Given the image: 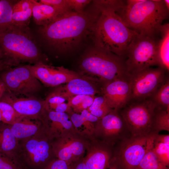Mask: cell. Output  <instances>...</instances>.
<instances>
[{
  "label": "cell",
  "mask_w": 169,
  "mask_h": 169,
  "mask_svg": "<svg viewBox=\"0 0 169 169\" xmlns=\"http://www.w3.org/2000/svg\"><path fill=\"white\" fill-rule=\"evenodd\" d=\"M92 11L64 13L39 29L42 38L52 49L61 54L71 52L78 48L92 32L99 16L94 5Z\"/></svg>",
  "instance_id": "cell-1"
},
{
  "label": "cell",
  "mask_w": 169,
  "mask_h": 169,
  "mask_svg": "<svg viewBox=\"0 0 169 169\" xmlns=\"http://www.w3.org/2000/svg\"><path fill=\"white\" fill-rule=\"evenodd\" d=\"M124 1H93L100 11L92 33L95 47L122 58L126 56L129 44L138 34L126 25L118 13Z\"/></svg>",
  "instance_id": "cell-2"
},
{
  "label": "cell",
  "mask_w": 169,
  "mask_h": 169,
  "mask_svg": "<svg viewBox=\"0 0 169 169\" xmlns=\"http://www.w3.org/2000/svg\"><path fill=\"white\" fill-rule=\"evenodd\" d=\"M169 10L163 0H127L118 11L126 25L138 34L156 38Z\"/></svg>",
  "instance_id": "cell-3"
},
{
  "label": "cell",
  "mask_w": 169,
  "mask_h": 169,
  "mask_svg": "<svg viewBox=\"0 0 169 169\" xmlns=\"http://www.w3.org/2000/svg\"><path fill=\"white\" fill-rule=\"evenodd\" d=\"M79 64L80 74L94 79L102 86L116 79L129 77L123 58L95 47L84 52Z\"/></svg>",
  "instance_id": "cell-4"
},
{
  "label": "cell",
  "mask_w": 169,
  "mask_h": 169,
  "mask_svg": "<svg viewBox=\"0 0 169 169\" xmlns=\"http://www.w3.org/2000/svg\"><path fill=\"white\" fill-rule=\"evenodd\" d=\"M0 51L8 59L19 64L45 63V57L33 38L28 26L11 24L0 31Z\"/></svg>",
  "instance_id": "cell-5"
},
{
  "label": "cell",
  "mask_w": 169,
  "mask_h": 169,
  "mask_svg": "<svg viewBox=\"0 0 169 169\" xmlns=\"http://www.w3.org/2000/svg\"><path fill=\"white\" fill-rule=\"evenodd\" d=\"M156 38L137 34L127 49L125 63L129 75L158 65Z\"/></svg>",
  "instance_id": "cell-6"
},
{
  "label": "cell",
  "mask_w": 169,
  "mask_h": 169,
  "mask_svg": "<svg viewBox=\"0 0 169 169\" xmlns=\"http://www.w3.org/2000/svg\"><path fill=\"white\" fill-rule=\"evenodd\" d=\"M136 102L125 107L120 114L131 136L150 135L152 133V124L157 106L152 99Z\"/></svg>",
  "instance_id": "cell-7"
},
{
  "label": "cell",
  "mask_w": 169,
  "mask_h": 169,
  "mask_svg": "<svg viewBox=\"0 0 169 169\" xmlns=\"http://www.w3.org/2000/svg\"><path fill=\"white\" fill-rule=\"evenodd\" d=\"M3 71L0 79L13 94L29 95L41 89L40 82L33 74L28 65L18 66Z\"/></svg>",
  "instance_id": "cell-8"
},
{
  "label": "cell",
  "mask_w": 169,
  "mask_h": 169,
  "mask_svg": "<svg viewBox=\"0 0 169 169\" xmlns=\"http://www.w3.org/2000/svg\"><path fill=\"white\" fill-rule=\"evenodd\" d=\"M165 71L159 67H150L130 75L131 100L139 101L152 96L164 81Z\"/></svg>",
  "instance_id": "cell-9"
},
{
  "label": "cell",
  "mask_w": 169,
  "mask_h": 169,
  "mask_svg": "<svg viewBox=\"0 0 169 169\" xmlns=\"http://www.w3.org/2000/svg\"><path fill=\"white\" fill-rule=\"evenodd\" d=\"M151 134L138 136L131 135L120 141L113 157L120 169H136L145 154Z\"/></svg>",
  "instance_id": "cell-10"
},
{
  "label": "cell",
  "mask_w": 169,
  "mask_h": 169,
  "mask_svg": "<svg viewBox=\"0 0 169 169\" xmlns=\"http://www.w3.org/2000/svg\"><path fill=\"white\" fill-rule=\"evenodd\" d=\"M48 137L44 129L36 135L22 140L19 154L31 166L39 167L50 161L51 148Z\"/></svg>",
  "instance_id": "cell-11"
},
{
  "label": "cell",
  "mask_w": 169,
  "mask_h": 169,
  "mask_svg": "<svg viewBox=\"0 0 169 169\" xmlns=\"http://www.w3.org/2000/svg\"><path fill=\"white\" fill-rule=\"evenodd\" d=\"M28 66L33 74L39 81L49 87L57 86L83 76L63 66L54 67L43 63Z\"/></svg>",
  "instance_id": "cell-12"
},
{
  "label": "cell",
  "mask_w": 169,
  "mask_h": 169,
  "mask_svg": "<svg viewBox=\"0 0 169 169\" xmlns=\"http://www.w3.org/2000/svg\"><path fill=\"white\" fill-rule=\"evenodd\" d=\"M101 94L111 109L120 110L131 100V87L129 77L117 79L105 84L102 87Z\"/></svg>",
  "instance_id": "cell-13"
},
{
  "label": "cell",
  "mask_w": 169,
  "mask_h": 169,
  "mask_svg": "<svg viewBox=\"0 0 169 169\" xmlns=\"http://www.w3.org/2000/svg\"><path fill=\"white\" fill-rule=\"evenodd\" d=\"M97 128L104 137L119 141L131 135L119 110L112 109L97 122Z\"/></svg>",
  "instance_id": "cell-14"
},
{
  "label": "cell",
  "mask_w": 169,
  "mask_h": 169,
  "mask_svg": "<svg viewBox=\"0 0 169 169\" xmlns=\"http://www.w3.org/2000/svg\"><path fill=\"white\" fill-rule=\"evenodd\" d=\"M4 95L16 111L22 117L42 121L45 112L44 100L33 97L18 98L10 92Z\"/></svg>",
  "instance_id": "cell-15"
},
{
  "label": "cell",
  "mask_w": 169,
  "mask_h": 169,
  "mask_svg": "<svg viewBox=\"0 0 169 169\" xmlns=\"http://www.w3.org/2000/svg\"><path fill=\"white\" fill-rule=\"evenodd\" d=\"M61 87L64 95L68 99L78 95L95 96L101 93V84L93 79L83 75L74 79Z\"/></svg>",
  "instance_id": "cell-16"
},
{
  "label": "cell",
  "mask_w": 169,
  "mask_h": 169,
  "mask_svg": "<svg viewBox=\"0 0 169 169\" xmlns=\"http://www.w3.org/2000/svg\"><path fill=\"white\" fill-rule=\"evenodd\" d=\"M42 122L48 137H58L64 131L70 129L73 124L68 114L46 110Z\"/></svg>",
  "instance_id": "cell-17"
},
{
  "label": "cell",
  "mask_w": 169,
  "mask_h": 169,
  "mask_svg": "<svg viewBox=\"0 0 169 169\" xmlns=\"http://www.w3.org/2000/svg\"><path fill=\"white\" fill-rule=\"evenodd\" d=\"M52 150L58 159L71 164L83 152L84 146L79 141L61 139L52 145Z\"/></svg>",
  "instance_id": "cell-18"
},
{
  "label": "cell",
  "mask_w": 169,
  "mask_h": 169,
  "mask_svg": "<svg viewBox=\"0 0 169 169\" xmlns=\"http://www.w3.org/2000/svg\"><path fill=\"white\" fill-rule=\"evenodd\" d=\"M19 141L13 134L9 125L0 122V152L19 163Z\"/></svg>",
  "instance_id": "cell-19"
},
{
  "label": "cell",
  "mask_w": 169,
  "mask_h": 169,
  "mask_svg": "<svg viewBox=\"0 0 169 169\" xmlns=\"http://www.w3.org/2000/svg\"><path fill=\"white\" fill-rule=\"evenodd\" d=\"M9 125L13 134L19 141L31 137L44 129L41 120L28 118H23Z\"/></svg>",
  "instance_id": "cell-20"
},
{
  "label": "cell",
  "mask_w": 169,
  "mask_h": 169,
  "mask_svg": "<svg viewBox=\"0 0 169 169\" xmlns=\"http://www.w3.org/2000/svg\"><path fill=\"white\" fill-rule=\"evenodd\" d=\"M160 39L157 40V50L158 66L169 70V24H162L160 29Z\"/></svg>",
  "instance_id": "cell-21"
},
{
  "label": "cell",
  "mask_w": 169,
  "mask_h": 169,
  "mask_svg": "<svg viewBox=\"0 0 169 169\" xmlns=\"http://www.w3.org/2000/svg\"><path fill=\"white\" fill-rule=\"evenodd\" d=\"M112 158L108 149L98 147L89 153L84 161L87 169H107Z\"/></svg>",
  "instance_id": "cell-22"
},
{
  "label": "cell",
  "mask_w": 169,
  "mask_h": 169,
  "mask_svg": "<svg viewBox=\"0 0 169 169\" xmlns=\"http://www.w3.org/2000/svg\"><path fill=\"white\" fill-rule=\"evenodd\" d=\"M154 134L150 135L145 154L136 169H169L160 161L153 150Z\"/></svg>",
  "instance_id": "cell-23"
},
{
  "label": "cell",
  "mask_w": 169,
  "mask_h": 169,
  "mask_svg": "<svg viewBox=\"0 0 169 169\" xmlns=\"http://www.w3.org/2000/svg\"><path fill=\"white\" fill-rule=\"evenodd\" d=\"M153 150L159 159L169 167V135L154 134L152 140Z\"/></svg>",
  "instance_id": "cell-24"
},
{
  "label": "cell",
  "mask_w": 169,
  "mask_h": 169,
  "mask_svg": "<svg viewBox=\"0 0 169 169\" xmlns=\"http://www.w3.org/2000/svg\"><path fill=\"white\" fill-rule=\"evenodd\" d=\"M73 125L80 131L91 132L94 129V122H97L99 119L94 115L87 110L82 111L80 114L72 113L70 117Z\"/></svg>",
  "instance_id": "cell-25"
},
{
  "label": "cell",
  "mask_w": 169,
  "mask_h": 169,
  "mask_svg": "<svg viewBox=\"0 0 169 169\" xmlns=\"http://www.w3.org/2000/svg\"><path fill=\"white\" fill-rule=\"evenodd\" d=\"M1 122L9 125L13 124L23 118L15 110L4 95L0 99Z\"/></svg>",
  "instance_id": "cell-26"
},
{
  "label": "cell",
  "mask_w": 169,
  "mask_h": 169,
  "mask_svg": "<svg viewBox=\"0 0 169 169\" xmlns=\"http://www.w3.org/2000/svg\"><path fill=\"white\" fill-rule=\"evenodd\" d=\"M152 96V99L158 108L169 111L168 79L163 82Z\"/></svg>",
  "instance_id": "cell-27"
},
{
  "label": "cell",
  "mask_w": 169,
  "mask_h": 169,
  "mask_svg": "<svg viewBox=\"0 0 169 169\" xmlns=\"http://www.w3.org/2000/svg\"><path fill=\"white\" fill-rule=\"evenodd\" d=\"M162 131H169V111L157 107L153 121L152 133L158 134Z\"/></svg>",
  "instance_id": "cell-28"
},
{
  "label": "cell",
  "mask_w": 169,
  "mask_h": 169,
  "mask_svg": "<svg viewBox=\"0 0 169 169\" xmlns=\"http://www.w3.org/2000/svg\"><path fill=\"white\" fill-rule=\"evenodd\" d=\"M112 110L102 95L95 97L92 104L87 109L89 112L99 119L109 113Z\"/></svg>",
  "instance_id": "cell-29"
},
{
  "label": "cell",
  "mask_w": 169,
  "mask_h": 169,
  "mask_svg": "<svg viewBox=\"0 0 169 169\" xmlns=\"http://www.w3.org/2000/svg\"><path fill=\"white\" fill-rule=\"evenodd\" d=\"M13 5L9 0H0V31L12 24Z\"/></svg>",
  "instance_id": "cell-30"
},
{
  "label": "cell",
  "mask_w": 169,
  "mask_h": 169,
  "mask_svg": "<svg viewBox=\"0 0 169 169\" xmlns=\"http://www.w3.org/2000/svg\"><path fill=\"white\" fill-rule=\"evenodd\" d=\"M67 99L64 95L61 86L51 92L44 100L45 110H51L56 105L65 103Z\"/></svg>",
  "instance_id": "cell-31"
},
{
  "label": "cell",
  "mask_w": 169,
  "mask_h": 169,
  "mask_svg": "<svg viewBox=\"0 0 169 169\" xmlns=\"http://www.w3.org/2000/svg\"><path fill=\"white\" fill-rule=\"evenodd\" d=\"M32 8L25 11L13 12L12 24L28 26L32 15Z\"/></svg>",
  "instance_id": "cell-32"
},
{
  "label": "cell",
  "mask_w": 169,
  "mask_h": 169,
  "mask_svg": "<svg viewBox=\"0 0 169 169\" xmlns=\"http://www.w3.org/2000/svg\"><path fill=\"white\" fill-rule=\"evenodd\" d=\"M33 3L32 16L36 24L44 26L49 23V22L42 11L39 3L35 0H32Z\"/></svg>",
  "instance_id": "cell-33"
},
{
  "label": "cell",
  "mask_w": 169,
  "mask_h": 169,
  "mask_svg": "<svg viewBox=\"0 0 169 169\" xmlns=\"http://www.w3.org/2000/svg\"><path fill=\"white\" fill-rule=\"evenodd\" d=\"M39 2L52 6L63 13L72 11L70 9L67 0H40Z\"/></svg>",
  "instance_id": "cell-34"
},
{
  "label": "cell",
  "mask_w": 169,
  "mask_h": 169,
  "mask_svg": "<svg viewBox=\"0 0 169 169\" xmlns=\"http://www.w3.org/2000/svg\"><path fill=\"white\" fill-rule=\"evenodd\" d=\"M0 169H23L18 163L0 152Z\"/></svg>",
  "instance_id": "cell-35"
},
{
  "label": "cell",
  "mask_w": 169,
  "mask_h": 169,
  "mask_svg": "<svg viewBox=\"0 0 169 169\" xmlns=\"http://www.w3.org/2000/svg\"><path fill=\"white\" fill-rule=\"evenodd\" d=\"M91 1L89 0H67L70 9L78 12L83 11L84 7Z\"/></svg>",
  "instance_id": "cell-36"
},
{
  "label": "cell",
  "mask_w": 169,
  "mask_h": 169,
  "mask_svg": "<svg viewBox=\"0 0 169 169\" xmlns=\"http://www.w3.org/2000/svg\"><path fill=\"white\" fill-rule=\"evenodd\" d=\"M71 164L58 159L50 161L44 169H70Z\"/></svg>",
  "instance_id": "cell-37"
},
{
  "label": "cell",
  "mask_w": 169,
  "mask_h": 169,
  "mask_svg": "<svg viewBox=\"0 0 169 169\" xmlns=\"http://www.w3.org/2000/svg\"><path fill=\"white\" fill-rule=\"evenodd\" d=\"M95 97V96L86 95L82 102L73 109L74 111L76 113H80L84 110H87L92 104Z\"/></svg>",
  "instance_id": "cell-38"
},
{
  "label": "cell",
  "mask_w": 169,
  "mask_h": 169,
  "mask_svg": "<svg viewBox=\"0 0 169 169\" xmlns=\"http://www.w3.org/2000/svg\"><path fill=\"white\" fill-rule=\"evenodd\" d=\"M33 6L32 0H21L13 5V12L26 11Z\"/></svg>",
  "instance_id": "cell-39"
},
{
  "label": "cell",
  "mask_w": 169,
  "mask_h": 169,
  "mask_svg": "<svg viewBox=\"0 0 169 169\" xmlns=\"http://www.w3.org/2000/svg\"><path fill=\"white\" fill-rule=\"evenodd\" d=\"M86 95H78L73 96L67 100V104L74 109L79 105L84 100Z\"/></svg>",
  "instance_id": "cell-40"
},
{
  "label": "cell",
  "mask_w": 169,
  "mask_h": 169,
  "mask_svg": "<svg viewBox=\"0 0 169 169\" xmlns=\"http://www.w3.org/2000/svg\"><path fill=\"white\" fill-rule=\"evenodd\" d=\"M18 65V64L13 60L8 59L5 60L0 62V72L12 68L13 66H17Z\"/></svg>",
  "instance_id": "cell-41"
},
{
  "label": "cell",
  "mask_w": 169,
  "mask_h": 169,
  "mask_svg": "<svg viewBox=\"0 0 169 169\" xmlns=\"http://www.w3.org/2000/svg\"><path fill=\"white\" fill-rule=\"evenodd\" d=\"M71 108L67 103H63L56 105L51 110H49L59 112H65L70 111Z\"/></svg>",
  "instance_id": "cell-42"
},
{
  "label": "cell",
  "mask_w": 169,
  "mask_h": 169,
  "mask_svg": "<svg viewBox=\"0 0 169 169\" xmlns=\"http://www.w3.org/2000/svg\"><path fill=\"white\" fill-rule=\"evenodd\" d=\"M70 169H87L84 160L73 162Z\"/></svg>",
  "instance_id": "cell-43"
},
{
  "label": "cell",
  "mask_w": 169,
  "mask_h": 169,
  "mask_svg": "<svg viewBox=\"0 0 169 169\" xmlns=\"http://www.w3.org/2000/svg\"><path fill=\"white\" fill-rule=\"evenodd\" d=\"M108 168L109 169H120L118 163L114 157L110 162Z\"/></svg>",
  "instance_id": "cell-44"
},
{
  "label": "cell",
  "mask_w": 169,
  "mask_h": 169,
  "mask_svg": "<svg viewBox=\"0 0 169 169\" xmlns=\"http://www.w3.org/2000/svg\"><path fill=\"white\" fill-rule=\"evenodd\" d=\"M9 92L4 82L0 79V99L7 92Z\"/></svg>",
  "instance_id": "cell-45"
},
{
  "label": "cell",
  "mask_w": 169,
  "mask_h": 169,
  "mask_svg": "<svg viewBox=\"0 0 169 169\" xmlns=\"http://www.w3.org/2000/svg\"><path fill=\"white\" fill-rule=\"evenodd\" d=\"M8 59H6L3 54L0 51V62Z\"/></svg>",
  "instance_id": "cell-46"
},
{
  "label": "cell",
  "mask_w": 169,
  "mask_h": 169,
  "mask_svg": "<svg viewBox=\"0 0 169 169\" xmlns=\"http://www.w3.org/2000/svg\"><path fill=\"white\" fill-rule=\"evenodd\" d=\"M163 1L167 8L168 10H169V0H163Z\"/></svg>",
  "instance_id": "cell-47"
},
{
  "label": "cell",
  "mask_w": 169,
  "mask_h": 169,
  "mask_svg": "<svg viewBox=\"0 0 169 169\" xmlns=\"http://www.w3.org/2000/svg\"><path fill=\"white\" fill-rule=\"evenodd\" d=\"M1 121V115L0 111V122Z\"/></svg>",
  "instance_id": "cell-48"
}]
</instances>
